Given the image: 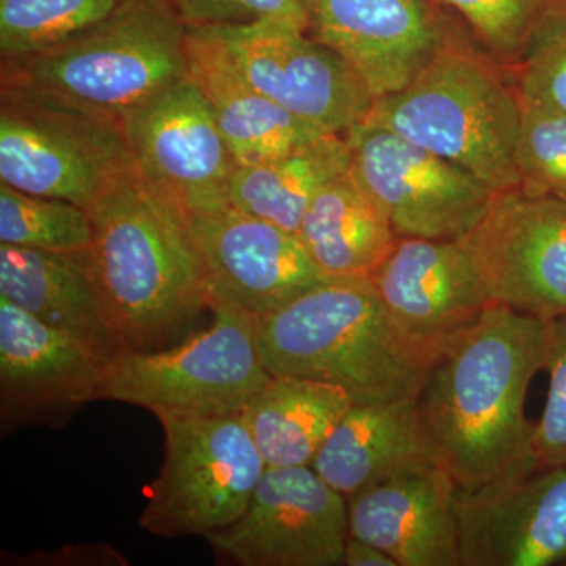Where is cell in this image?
I'll list each match as a JSON object with an SVG mask.
<instances>
[{
	"label": "cell",
	"instance_id": "5",
	"mask_svg": "<svg viewBox=\"0 0 566 566\" xmlns=\"http://www.w3.org/2000/svg\"><path fill=\"white\" fill-rule=\"evenodd\" d=\"M186 43L174 0H118L102 21L50 50L2 59V84L123 118L189 76Z\"/></svg>",
	"mask_w": 566,
	"mask_h": 566
},
{
	"label": "cell",
	"instance_id": "19",
	"mask_svg": "<svg viewBox=\"0 0 566 566\" xmlns=\"http://www.w3.org/2000/svg\"><path fill=\"white\" fill-rule=\"evenodd\" d=\"M457 491L441 464L416 465L346 499L349 535L398 566H461Z\"/></svg>",
	"mask_w": 566,
	"mask_h": 566
},
{
	"label": "cell",
	"instance_id": "4",
	"mask_svg": "<svg viewBox=\"0 0 566 566\" xmlns=\"http://www.w3.org/2000/svg\"><path fill=\"white\" fill-rule=\"evenodd\" d=\"M523 103L494 63L457 35L364 122L463 167L495 192L521 186L516 148Z\"/></svg>",
	"mask_w": 566,
	"mask_h": 566
},
{
	"label": "cell",
	"instance_id": "12",
	"mask_svg": "<svg viewBox=\"0 0 566 566\" xmlns=\"http://www.w3.org/2000/svg\"><path fill=\"white\" fill-rule=\"evenodd\" d=\"M207 29L256 91L294 117L344 134L367 118L375 96L344 57L283 21Z\"/></svg>",
	"mask_w": 566,
	"mask_h": 566
},
{
	"label": "cell",
	"instance_id": "18",
	"mask_svg": "<svg viewBox=\"0 0 566 566\" xmlns=\"http://www.w3.org/2000/svg\"><path fill=\"white\" fill-rule=\"evenodd\" d=\"M207 270L210 293L262 316L323 281L300 238L229 207L188 219Z\"/></svg>",
	"mask_w": 566,
	"mask_h": 566
},
{
	"label": "cell",
	"instance_id": "11",
	"mask_svg": "<svg viewBox=\"0 0 566 566\" xmlns=\"http://www.w3.org/2000/svg\"><path fill=\"white\" fill-rule=\"evenodd\" d=\"M460 241L491 303L546 323L565 318V197L521 188L497 192Z\"/></svg>",
	"mask_w": 566,
	"mask_h": 566
},
{
	"label": "cell",
	"instance_id": "16",
	"mask_svg": "<svg viewBox=\"0 0 566 566\" xmlns=\"http://www.w3.org/2000/svg\"><path fill=\"white\" fill-rule=\"evenodd\" d=\"M114 354L0 297V412L6 424L57 419L103 398Z\"/></svg>",
	"mask_w": 566,
	"mask_h": 566
},
{
	"label": "cell",
	"instance_id": "8",
	"mask_svg": "<svg viewBox=\"0 0 566 566\" xmlns=\"http://www.w3.org/2000/svg\"><path fill=\"white\" fill-rule=\"evenodd\" d=\"M156 417L166 436V455L140 527L164 538H207L232 526L266 469L241 412Z\"/></svg>",
	"mask_w": 566,
	"mask_h": 566
},
{
	"label": "cell",
	"instance_id": "26",
	"mask_svg": "<svg viewBox=\"0 0 566 566\" xmlns=\"http://www.w3.org/2000/svg\"><path fill=\"white\" fill-rule=\"evenodd\" d=\"M92 240V216L85 208L0 181V244L76 252L91 248Z\"/></svg>",
	"mask_w": 566,
	"mask_h": 566
},
{
	"label": "cell",
	"instance_id": "20",
	"mask_svg": "<svg viewBox=\"0 0 566 566\" xmlns=\"http://www.w3.org/2000/svg\"><path fill=\"white\" fill-rule=\"evenodd\" d=\"M186 50L189 77L210 103L238 166L270 161L329 134L256 91L207 29L188 28Z\"/></svg>",
	"mask_w": 566,
	"mask_h": 566
},
{
	"label": "cell",
	"instance_id": "6",
	"mask_svg": "<svg viewBox=\"0 0 566 566\" xmlns=\"http://www.w3.org/2000/svg\"><path fill=\"white\" fill-rule=\"evenodd\" d=\"M134 169L122 118L2 84L0 180L91 211Z\"/></svg>",
	"mask_w": 566,
	"mask_h": 566
},
{
	"label": "cell",
	"instance_id": "17",
	"mask_svg": "<svg viewBox=\"0 0 566 566\" xmlns=\"http://www.w3.org/2000/svg\"><path fill=\"white\" fill-rule=\"evenodd\" d=\"M455 512L461 566L566 562V465L458 490Z\"/></svg>",
	"mask_w": 566,
	"mask_h": 566
},
{
	"label": "cell",
	"instance_id": "7",
	"mask_svg": "<svg viewBox=\"0 0 566 566\" xmlns=\"http://www.w3.org/2000/svg\"><path fill=\"white\" fill-rule=\"evenodd\" d=\"M210 308L211 326L180 345L115 354L104 400L142 406L155 416L243 412L273 376L260 354L255 316L218 293H210Z\"/></svg>",
	"mask_w": 566,
	"mask_h": 566
},
{
	"label": "cell",
	"instance_id": "33",
	"mask_svg": "<svg viewBox=\"0 0 566 566\" xmlns=\"http://www.w3.org/2000/svg\"><path fill=\"white\" fill-rule=\"evenodd\" d=\"M342 565L398 566L392 558L387 556L385 551L352 535H349L348 542H346Z\"/></svg>",
	"mask_w": 566,
	"mask_h": 566
},
{
	"label": "cell",
	"instance_id": "1",
	"mask_svg": "<svg viewBox=\"0 0 566 566\" xmlns=\"http://www.w3.org/2000/svg\"><path fill=\"white\" fill-rule=\"evenodd\" d=\"M547 327L490 304L428 367L417 411L431 455L458 490L535 471L526 397L545 370Z\"/></svg>",
	"mask_w": 566,
	"mask_h": 566
},
{
	"label": "cell",
	"instance_id": "32",
	"mask_svg": "<svg viewBox=\"0 0 566 566\" xmlns=\"http://www.w3.org/2000/svg\"><path fill=\"white\" fill-rule=\"evenodd\" d=\"M188 28H226L259 21H283L307 31L300 0H174Z\"/></svg>",
	"mask_w": 566,
	"mask_h": 566
},
{
	"label": "cell",
	"instance_id": "3",
	"mask_svg": "<svg viewBox=\"0 0 566 566\" xmlns=\"http://www.w3.org/2000/svg\"><path fill=\"white\" fill-rule=\"evenodd\" d=\"M255 324L271 375L344 387L356 403L416 397L427 374L368 277H324Z\"/></svg>",
	"mask_w": 566,
	"mask_h": 566
},
{
	"label": "cell",
	"instance_id": "24",
	"mask_svg": "<svg viewBox=\"0 0 566 566\" xmlns=\"http://www.w3.org/2000/svg\"><path fill=\"white\" fill-rule=\"evenodd\" d=\"M296 237L327 277H368L398 238L352 170L319 189Z\"/></svg>",
	"mask_w": 566,
	"mask_h": 566
},
{
	"label": "cell",
	"instance_id": "29",
	"mask_svg": "<svg viewBox=\"0 0 566 566\" xmlns=\"http://www.w3.org/2000/svg\"><path fill=\"white\" fill-rule=\"evenodd\" d=\"M516 164L521 189L566 199V112L523 103Z\"/></svg>",
	"mask_w": 566,
	"mask_h": 566
},
{
	"label": "cell",
	"instance_id": "31",
	"mask_svg": "<svg viewBox=\"0 0 566 566\" xmlns=\"http://www.w3.org/2000/svg\"><path fill=\"white\" fill-rule=\"evenodd\" d=\"M545 370L549 375L545 411L532 436L535 469L566 465V316L547 327Z\"/></svg>",
	"mask_w": 566,
	"mask_h": 566
},
{
	"label": "cell",
	"instance_id": "25",
	"mask_svg": "<svg viewBox=\"0 0 566 566\" xmlns=\"http://www.w3.org/2000/svg\"><path fill=\"white\" fill-rule=\"evenodd\" d=\"M349 164L345 137L324 134L270 161L238 166L230 182V205L296 234L316 193L348 172Z\"/></svg>",
	"mask_w": 566,
	"mask_h": 566
},
{
	"label": "cell",
	"instance_id": "15",
	"mask_svg": "<svg viewBox=\"0 0 566 566\" xmlns=\"http://www.w3.org/2000/svg\"><path fill=\"white\" fill-rule=\"evenodd\" d=\"M312 39L337 52L371 95L405 88L452 39L439 0H300Z\"/></svg>",
	"mask_w": 566,
	"mask_h": 566
},
{
	"label": "cell",
	"instance_id": "30",
	"mask_svg": "<svg viewBox=\"0 0 566 566\" xmlns=\"http://www.w3.org/2000/svg\"><path fill=\"white\" fill-rule=\"evenodd\" d=\"M516 66L521 102L566 112V6L546 14Z\"/></svg>",
	"mask_w": 566,
	"mask_h": 566
},
{
	"label": "cell",
	"instance_id": "9",
	"mask_svg": "<svg viewBox=\"0 0 566 566\" xmlns=\"http://www.w3.org/2000/svg\"><path fill=\"white\" fill-rule=\"evenodd\" d=\"M344 137L353 177L398 238L460 240L497 193L463 167L381 126L363 122Z\"/></svg>",
	"mask_w": 566,
	"mask_h": 566
},
{
	"label": "cell",
	"instance_id": "10",
	"mask_svg": "<svg viewBox=\"0 0 566 566\" xmlns=\"http://www.w3.org/2000/svg\"><path fill=\"white\" fill-rule=\"evenodd\" d=\"M122 122L134 170L153 193L186 219L229 207L238 164L191 77L164 88Z\"/></svg>",
	"mask_w": 566,
	"mask_h": 566
},
{
	"label": "cell",
	"instance_id": "2",
	"mask_svg": "<svg viewBox=\"0 0 566 566\" xmlns=\"http://www.w3.org/2000/svg\"><path fill=\"white\" fill-rule=\"evenodd\" d=\"M88 212L93 281L115 337L132 352L169 348L210 308V282L188 219L134 169Z\"/></svg>",
	"mask_w": 566,
	"mask_h": 566
},
{
	"label": "cell",
	"instance_id": "14",
	"mask_svg": "<svg viewBox=\"0 0 566 566\" xmlns=\"http://www.w3.org/2000/svg\"><path fill=\"white\" fill-rule=\"evenodd\" d=\"M368 279L390 323L427 370L493 304L460 240L397 238Z\"/></svg>",
	"mask_w": 566,
	"mask_h": 566
},
{
	"label": "cell",
	"instance_id": "27",
	"mask_svg": "<svg viewBox=\"0 0 566 566\" xmlns=\"http://www.w3.org/2000/svg\"><path fill=\"white\" fill-rule=\"evenodd\" d=\"M118 0H0V54L50 50L106 18Z\"/></svg>",
	"mask_w": 566,
	"mask_h": 566
},
{
	"label": "cell",
	"instance_id": "22",
	"mask_svg": "<svg viewBox=\"0 0 566 566\" xmlns=\"http://www.w3.org/2000/svg\"><path fill=\"white\" fill-rule=\"evenodd\" d=\"M0 297L114 356L123 349L104 315L88 249L55 252L0 244Z\"/></svg>",
	"mask_w": 566,
	"mask_h": 566
},
{
	"label": "cell",
	"instance_id": "28",
	"mask_svg": "<svg viewBox=\"0 0 566 566\" xmlns=\"http://www.w3.org/2000/svg\"><path fill=\"white\" fill-rule=\"evenodd\" d=\"M499 61L517 63L557 0H439Z\"/></svg>",
	"mask_w": 566,
	"mask_h": 566
},
{
	"label": "cell",
	"instance_id": "34",
	"mask_svg": "<svg viewBox=\"0 0 566 566\" xmlns=\"http://www.w3.org/2000/svg\"><path fill=\"white\" fill-rule=\"evenodd\" d=\"M558 3H562V6H566V0H557Z\"/></svg>",
	"mask_w": 566,
	"mask_h": 566
},
{
	"label": "cell",
	"instance_id": "13",
	"mask_svg": "<svg viewBox=\"0 0 566 566\" xmlns=\"http://www.w3.org/2000/svg\"><path fill=\"white\" fill-rule=\"evenodd\" d=\"M348 502L312 465L266 468L248 509L207 536L219 558L241 566L342 565Z\"/></svg>",
	"mask_w": 566,
	"mask_h": 566
},
{
	"label": "cell",
	"instance_id": "23",
	"mask_svg": "<svg viewBox=\"0 0 566 566\" xmlns=\"http://www.w3.org/2000/svg\"><path fill=\"white\" fill-rule=\"evenodd\" d=\"M356 401L344 387L273 375L241 417L266 468L314 464L327 436Z\"/></svg>",
	"mask_w": 566,
	"mask_h": 566
},
{
	"label": "cell",
	"instance_id": "21",
	"mask_svg": "<svg viewBox=\"0 0 566 566\" xmlns=\"http://www.w3.org/2000/svg\"><path fill=\"white\" fill-rule=\"evenodd\" d=\"M436 461L424 438L416 397L353 408L319 449L312 468L345 499L365 488Z\"/></svg>",
	"mask_w": 566,
	"mask_h": 566
},
{
	"label": "cell",
	"instance_id": "35",
	"mask_svg": "<svg viewBox=\"0 0 566 566\" xmlns=\"http://www.w3.org/2000/svg\"><path fill=\"white\" fill-rule=\"evenodd\" d=\"M565 565H566V562H565Z\"/></svg>",
	"mask_w": 566,
	"mask_h": 566
}]
</instances>
